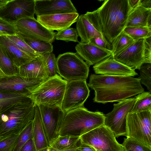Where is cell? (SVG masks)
<instances>
[{
    "instance_id": "6da1fadb",
    "label": "cell",
    "mask_w": 151,
    "mask_h": 151,
    "mask_svg": "<svg viewBox=\"0 0 151 151\" xmlns=\"http://www.w3.org/2000/svg\"><path fill=\"white\" fill-rule=\"evenodd\" d=\"M88 87L94 90V102H119L144 91L139 78L91 74Z\"/></svg>"
},
{
    "instance_id": "7a4b0ae2",
    "label": "cell",
    "mask_w": 151,
    "mask_h": 151,
    "mask_svg": "<svg viewBox=\"0 0 151 151\" xmlns=\"http://www.w3.org/2000/svg\"><path fill=\"white\" fill-rule=\"evenodd\" d=\"M132 9L128 0H106L96 10L85 15L93 27L111 44L126 27Z\"/></svg>"
},
{
    "instance_id": "3957f363",
    "label": "cell",
    "mask_w": 151,
    "mask_h": 151,
    "mask_svg": "<svg viewBox=\"0 0 151 151\" xmlns=\"http://www.w3.org/2000/svg\"><path fill=\"white\" fill-rule=\"evenodd\" d=\"M105 115L88 111L84 106L65 113L56 130L57 137L66 135L80 137L104 124Z\"/></svg>"
},
{
    "instance_id": "277c9868",
    "label": "cell",
    "mask_w": 151,
    "mask_h": 151,
    "mask_svg": "<svg viewBox=\"0 0 151 151\" xmlns=\"http://www.w3.org/2000/svg\"><path fill=\"white\" fill-rule=\"evenodd\" d=\"M35 103L31 99L0 113V139L21 133L33 120Z\"/></svg>"
},
{
    "instance_id": "5b68a950",
    "label": "cell",
    "mask_w": 151,
    "mask_h": 151,
    "mask_svg": "<svg viewBox=\"0 0 151 151\" xmlns=\"http://www.w3.org/2000/svg\"><path fill=\"white\" fill-rule=\"evenodd\" d=\"M67 83L57 74L45 80L30 93V96L38 105L61 108Z\"/></svg>"
},
{
    "instance_id": "8992f818",
    "label": "cell",
    "mask_w": 151,
    "mask_h": 151,
    "mask_svg": "<svg viewBox=\"0 0 151 151\" xmlns=\"http://www.w3.org/2000/svg\"><path fill=\"white\" fill-rule=\"evenodd\" d=\"M151 39L135 40L130 45L113 55L114 59L134 70H139L142 65L151 63Z\"/></svg>"
},
{
    "instance_id": "52a82bcc",
    "label": "cell",
    "mask_w": 151,
    "mask_h": 151,
    "mask_svg": "<svg viewBox=\"0 0 151 151\" xmlns=\"http://www.w3.org/2000/svg\"><path fill=\"white\" fill-rule=\"evenodd\" d=\"M57 73L68 82L86 80L89 72L88 65L76 53L68 52L56 58Z\"/></svg>"
},
{
    "instance_id": "ba28073f",
    "label": "cell",
    "mask_w": 151,
    "mask_h": 151,
    "mask_svg": "<svg viewBox=\"0 0 151 151\" xmlns=\"http://www.w3.org/2000/svg\"><path fill=\"white\" fill-rule=\"evenodd\" d=\"M126 124L127 138L151 148V110L128 113Z\"/></svg>"
},
{
    "instance_id": "9c48e42d",
    "label": "cell",
    "mask_w": 151,
    "mask_h": 151,
    "mask_svg": "<svg viewBox=\"0 0 151 151\" xmlns=\"http://www.w3.org/2000/svg\"><path fill=\"white\" fill-rule=\"evenodd\" d=\"M80 142L93 147L96 151H124L112 132L104 125L80 137Z\"/></svg>"
},
{
    "instance_id": "30bf717a",
    "label": "cell",
    "mask_w": 151,
    "mask_h": 151,
    "mask_svg": "<svg viewBox=\"0 0 151 151\" xmlns=\"http://www.w3.org/2000/svg\"><path fill=\"white\" fill-rule=\"evenodd\" d=\"M135 97L128 98L113 105L112 111L105 115L104 125L115 137L126 135L127 117L131 112L135 102Z\"/></svg>"
},
{
    "instance_id": "8fae6325",
    "label": "cell",
    "mask_w": 151,
    "mask_h": 151,
    "mask_svg": "<svg viewBox=\"0 0 151 151\" xmlns=\"http://www.w3.org/2000/svg\"><path fill=\"white\" fill-rule=\"evenodd\" d=\"M16 35L21 38L42 40L52 43L55 33L42 25L34 18L18 21L14 24Z\"/></svg>"
},
{
    "instance_id": "7c38bea8",
    "label": "cell",
    "mask_w": 151,
    "mask_h": 151,
    "mask_svg": "<svg viewBox=\"0 0 151 151\" xmlns=\"http://www.w3.org/2000/svg\"><path fill=\"white\" fill-rule=\"evenodd\" d=\"M90 90L86 80L68 82L61 106L64 113L83 106Z\"/></svg>"
},
{
    "instance_id": "4fadbf2b",
    "label": "cell",
    "mask_w": 151,
    "mask_h": 151,
    "mask_svg": "<svg viewBox=\"0 0 151 151\" xmlns=\"http://www.w3.org/2000/svg\"><path fill=\"white\" fill-rule=\"evenodd\" d=\"M35 0H9L0 9V17L14 24L20 19L34 18Z\"/></svg>"
},
{
    "instance_id": "5bb4252c",
    "label": "cell",
    "mask_w": 151,
    "mask_h": 151,
    "mask_svg": "<svg viewBox=\"0 0 151 151\" xmlns=\"http://www.w3.org/2000/svg\"><path fill=\"white\" fill-rule=\"evenodd\" d=\"M45 80L29 79L18 75L6 76L0 78V92L30 96V93Z\"/></svg>"
},
{
    "instance_id": "9a60e30c",
    "label": "cell",
    "mask_w": 151,
    "mask_h": 151,
    "mask_svg": "<svg viewBox=\"0 0 151 151\" xmlns=\"http://www.w3.org/2000/svg\"><path fill=\"white\" fill-rule=\"evenodd\" d=\"M38 105L45 132L49 145L57 137L56 127L62 120L65 113L60 107H50L41 104Z\"/></svg>"
},
{
    "instance_id": "2e32d148",
    "label": "cell",
    "mask_w": 151,
    "mask_h": 151,
    "mask_svg": "<svg viewBox=\"0 0 151 151\" xmlns=\"http://www.w3.org/2000/svg\"><path fill=\"white\" fill-rule=\"evenodd\" d=\"M79 16L77 12L60 13L37 16V20L47 29L58 31L70 27Z\"/></svg>"
},
{
    "instance_id": "e0dca14e",
    "label": "cell",
    "mask_w": 151,
    "mask_h": 151,
    "mask_svg": "<svg viewBox=\"0 0 151 151\" xmlns=\"http://www.w3.org/2000/svg\"><path fill=\"white\" fill-rule=\"evenodd\" d=\"M93 68L97 74L131 77L138 74L134 70L114 59L113 55L94 65Z\"/></svg>"
},
{
    "instance_id": "ac0fdd59",
    "label": "cell",
    "mask_w": 151,
    "mask_h": 151,
    "mask_svg": "<svg viewBox=\"0 0 151 151\" xmlns=\"http://www.w3.org/2000/svg\"><path fill=\"white\" fill-rule=\"evenodd\" d=\"M37 16L60 13L77 12L70 0H35Z\"/></svg>"
},
{
    "instance_id": "d6986e66",
    "label": "cell",
    "mask_w": 151,
    "mask_h": 151,
    "mask_svg": "<svg viewBox=\"0 0 151 151\" xmlns=\"http://www.w3.org/2000/svg\"><path fill=\"white\" fill-rule=\"evenodd\" d=\"M76 53L89 65H94L112 55V52L90 42H79L75 47Z\"/></svg>"
},
{
    "instance_id": "ffe728a7",
    "label": "cell",
    "mask_w": 151,
    "mask_h": 151,
    "mask_svg": "<svg viewBox=\"0 0 151 151\" xmlns=\"http://www.w3.org/2000/svg\"><path fill=\"white\" fill-rule=\"evenodd\" d=\"M0 44L14 64L18 68L34 59L18 48L7 36L0 37Z\"/></svg>"
},
{
    "instance_id": "44dd1931",
    "label": "cell",
    "mask_w": 151,
    "mask_h": 151,
    "mask_svg": "<svg viewBox=\"0 0 151 151\" xmlns=\"http://www.w3.org/2000/svg\"><path fill=\"white\" fill-rule=\"evenodd\" d=\"M17 75L31 79H47L41 55L19 67Z\"/></svg>"
},
{
    "instance_id": "7402d4cb",
    "label": "cell",
    "mask_w": 151,
    "mask_h": 151,
    "mask_svg": "<svg viewBox=\"0 0 151 151\" xmlns=\"http://www.w3.org/2000/svg\"><path fill=\"white\" fill-rule=\"evenodd\" d=\"M151 9L139 5L132 9L127 20L126 27L148 26L151 27Z\"/></svg>"
},
{
    "instance_id": "603a6c76",
    "label": "cell",
    "mask_w": 151,
    "mask_h": 151,
    "mask_svg": "<svg viewBox=\"0 0 151 151\" xmlns=\"http://www.w3.org/2000/svg\"><path fill=\"white\" fill-rule=\"evenodd\" d=\"M76 22V29L81 38V42L88 43L94 38H105L93 27L84 14L79 15Z\"/></svg>"
},
{
    "instance_id": "cb8c5ba5",
    "label": "cell",
    "mask_w": 151,
    "mask_h": 151,
    "mask_svg": "<svg viewBox=\"0 0 151 151\" xmlns=\"http://www.w3.org/2000/svg\"><path fill=\"white\" fill-rule=\"evenodd\" d=\"M33 140L37 151L49 147L43 126L40 109L35 103L33 124Z\"/></svg>"
},
{
    "instance_id": "d4e9b609",
    "label": "cell",
    "mask_w": 151,
    "mask_h": 151,
    "mask_svg": "<svg viewBox=\"0 0 151 151\" xmlns=\"http://www.w3.org/2000/svg\"><path fill=\"white\" fill-rule=\"evenodd\" d=\"M80 137L66 135L58 136L49 144V147L58 151L76 148L80 142Z\"/></svg>"
},
{
    "instance_id": "484cf974",
    "label": "cell",
    "mask_w": 151,
    "mask_h": 151,
    "mask_svg": "<svg viewBox=\"0 0 151 151\" xmlns=\"http://www.w3.org/2000/svg\"><path fill=\"white\" fill-rule=\"evenodd\" d=\"M31 99L29 95L25 94L0 92V113L14 105Z\"/></svg>"
},
{
    "instance_id": "4316f807",
    "label": "cell",
    "mask_w": 151,
    "mask_h": 151,
    "mask_svg": "<svg viewBox=\"0 0 151 151\" xmlns=\"http://www.w3.org/2000/svg\"><path fill=\"white\" fill-rule=\"evenodd\" d=\"M135 102L131 113H139L151 110V93L145 91L135 96Z\"/></svg>"
},
{
    "instance_id": "83f0119b",
    "label": "cell",
    "mask_w": 151,
    "mask_h": 151,
    "mask_svg": "<svg viewBox=\"0 0 151 151\" xmlns=\"http://www.w3.org/2000/svg\"><path fill=\"white\" fill-rule=\"evenodd\" d=\"M0 69L6 76L17 75L18 68L7 54L0 44Z\"/></svg>"
},
{
    "instance_id": "f1b7e54d",
    "label": "cell",
    "mask_w": 151,
    "mask_h": 151,
    "mask_svg": "<svg viewBox=\"0 0 151 151\" xmlns=\"http://www.w3.org/2000/svg\"><path fill=\"white\" fill-rule=\"evenodd\" d=\"M44 70L47 79L55 76L57 73L56 58L52 52L41 55Z\"/></svg>"
},
{
    "instance_id": "f546056e",
    "label": "cell",
    "mask_w": 151,
    "mask_h": 151,
    "mask_svg": "<svg viewBox=\"0 0 151 151\" xmlns=\"http://www.w3.org/2000/svg\"><path fill=\"white\" fill-rule=\"evenodd\" d=\"M128 35L123 31L113 41L111 45L114 55L128 47L134 42Z\"/></svg>"
},
{
    "instance_id": "4dcf8cb0",
    "label": "cell",
    "mask_w": 151,
    "mask_h": 151,
    "mask_svg": "<svg viewBox=\"0 0 151 151\" xmlns=\"http://www.w3.org/2000/svg\"><path fill=\"white\" fill-rule=\"evenodd\" d=\"M123 31L134 40L151 37V27L148 26L126 27Z\"/></svg>"
},
{
    "instance_id": "1f68e13d",
    "label": "cell",
    "mask_w": 151,
    "mask_h": 151,
    "mask_svg": "<svg viewBox=\"0 0 151 151\" xmlns=\"http://www.w3.org/2000/svg\"><path fill=\"white\" fill-rule=\"evenodd\" d=\"M21 38L33 50L41 55L53 52V46L50 42L42 40Z\"/></svg>"
},
{
    "instance_id": "d6a6232c",
    "label": "cell",
    "mask_w": 151,
    "mask_h": 151,
    "mask_svg": "<svg viewBox=\"0 0 151 151\" xmlns=\"http://www.w3.org/2000/svg\"><path fill=\"white\" fill-rule=\"evenodd\" d=\"M7 36L9 40L18 48L33 58H35L41 55L31 48L17 35Z\"/></svg>"
},
{
    "instance_id": "836d02e7",
    "label": "cell",
    "mask_w": 151,
    "mask_h": 151,
    "mask_svg": "<svg viewBox=\"0 0 151 151\" xmlns=\"http://www.w3.org/2000/svg\"><path fill=\"white\" fill-rule=\"evenodd\" d=\"M33 120L20 134L13 151H19L28 140L33 138Z\"/></svg>"
},
{
    "instance_id": "e575fe53",
    "label": "cell",
    "mask_w": 151,
    "mask_h": 151,
    "mask_svg": "<svg viewBox=\"0 0 151 151\" xmlns=\"http://www.w3.org/2000/svg\"><path fill=\"white\" fill-rule=\"evenodd\" d=\"M78 35L76 29L69 27L58 31L55 33V38L68 42L73 41L78 42Z\"/></svg>"
},
{
    "instance_id": "d590c367",
    "label": "cell",
    "mask_w": 151,
    "mask_h": 151,
    "mask_svg": "<svg viewBox=\"0 0 151 151\" xmlns=\"http://www.w3.org/2000/svg\"><path fill=\"white\" fill-rule=\"evenodd\" d=\"M140 75L139 78L141 84L145 86L149 91L151 92V63H145L141 66Z\"/></svg>"
},
{
    "instance_id": "8d00e7d4",
    "label": "cell",
    "mask_w": 151,
    "mask_h": 151,
    "mask_svg": "<svg viewBox=\"0 0 151 151\" xmlns=\"http://www.w3.org/2000/svg\"><path fill=\"white\" fill-rule=\"evenodd\" d=\"M122 145L124 151H151V148L130 138H124Z\"/></svg>"
},
{
    "instance_id": "74e56055",
    "label": "cell",
    "mask_w": 151,
    "mask_h": 151,
    "mask_svg": "<svg viewBox=\"0 0 151 151\" xmlns=\"http://www.w3.org/2000/svg\"><path fill=\"white\" fill-rule=\"evenodd\" d=\"M20 134L0 139V151H13Z\"/></svg>"
},
{
    "instance_id": "f35d334b",
    "label": "cell",
    "mask_w": 151,
    "mask_h": 151,
    "mask_svg": "<svg viewBox=\"0 0 151 151\" xmlns=\"http://www.w3.org/2000/svg\"><path fill=\"white\" fill-rule=\"evenodd\" d=\"M16 35L14 24L0 17V37Z\"/></svg>"
},
{
    "instance_id": "ab89813d",
    "label": "cell",
    "mask_w": 151,
    "mask_h": 151,
    "mask_svg": "<svg viewBox=\"0 0 151 151\" xmlns=\"http://www.w3.org/2000/svg\"><path fill=\"white\" fill-rule=\"evenodd\" d=\"M89 42L101 48L112 51L111 45L106 38L96 37L91 39Z\"/></svg>"
},
{
    "instance_id": "60d3db41",
    "label": "cell",
    "mask_w": 151,
    "mask_h": 151,
    "mask_svg": "<svg viewBox=\"0 0 151 151\" xmlns=\"http://www.w3.org/2000/svg\"><path fill=\"white\" fill-rule=\"evenodd\" d=\"M19 151H37L33 139L28 140L23 146Z\"/></svg>"
},
{
    "instance_id": "b9f144b4",
    "label": "cell",
    "mask_w": 151,
    "mask_h": 151,
    "mask_svg": "<svg viewBox=\"0 0 151 151\" xmlns=\"http://www.w3.org/2000/svg\"><path fill=\"white\" fill-rule=\"evenodd\" d=\"M77 150L78 151H96L92 147L80 142Z\"/></svg>"
},
{
    "instance_id": "7bdbcfd3",
    "label": "cell",
    "mask_w": 151,
    "mask_h": 151,
    "mask_svg": "<svg viewBox=\"0 0 151 151\" xmlns=\"http://www.w3.org/2000/svg\"><path fill=\"white\" fill-rule=\"evenodd\" d=\"M139 5L146 9H151V0H140Z\"/></svg>"
},
{
    "instance_id": "ee69618b",
    "label": "cell",
    "mask_w": 151,
    "mask_h": 151,
    "mask_svg": "<svg viewBox=\"0 0 151 151\" xmlns=\"http://www.w3.org/2000/svg\"><path fill=\"white\" fill-rule=\"evenodd\" d=\"M140 0H128L129 6L132 9L139 5Z\"/></svg>"
},
{
    "instance_id": "f6af8a7d",
    "label": "cell",
    "mask_w": 151,
    "mask_h": 151,
    "mask_svg": "<svg viewBox=\"0 0 151 151\" xmlns=\"http://www.w3.org/2000/svg\"><path fill=\"white\" fill-rule=\"evenodd\" d=\"M9 0H0V9L4 6Z\"/></svg>"
},
{
    "instance_id": "bcb514c9",
    "label": "cell",
    "mask_w": 151,
    "mask_h": 151,
    "mask_svg": "<svg viewBox=\"0 0 151 151\" xmlns=\"http://www.w3.org/2000/svg\"><path fill=\"white\" fill-rule=\"evenodd\" d=\"M50 147V151H58L57 150H56L53 149V148H52V147ZM77 148L73 149H70V150H67L63 151H78V150H77Z\"/></svg>"
},
{
    "instance_id": "7dc6e473",
    "label": "cell",
    "mask_w": 151,
    "mask_h": 151,
    "mask_svg": "<svg viewBox=\"0 0 151 151\" xmlns=\"http://www.w3.org/2000/svg\"><path fill=\"white\" fill-rule=\"evenodd\" d=\"M6 76L0 69V78Z\"/></svg>"
}]
</instances>
